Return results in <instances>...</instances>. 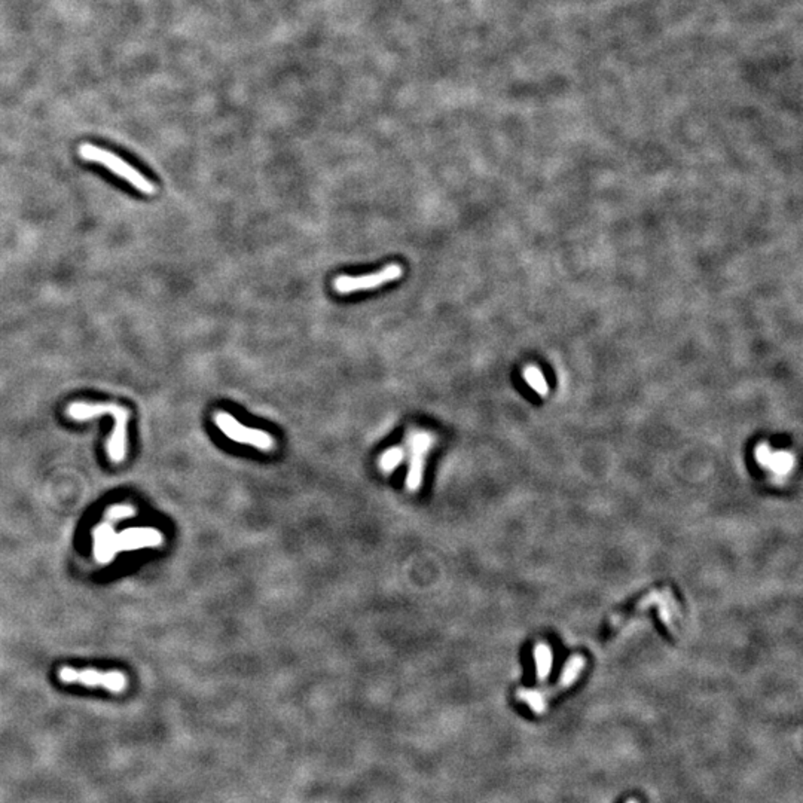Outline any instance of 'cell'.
I'll return each mask as SVG.
<instances>
[{
	"label": "cell",
	"mask_w": 803,
	"mask_h": 803,
	"mask_svg": "<svg viewBox=\"0 0 803 803\" xmlns=\"http://www.w3.org/2000/svg\"><path fill=\"white\" fill-rule=\"evenodd\" d=\"M115 403H85L76 402L67 409V414L76 421H88L105 414H110Z\"/></svg>",
	"instance_id": "12"
},
{
	"label": "cell",
	"mask_w": 803,
	"mask_h": 803,
	"mask_svg": "<svg viewBox=\"0 0 803 803\" xmlns=\"http://www.w3.org/2000/svg\"><path fill=\"white\" fill-rule=\"evenodd\" d=\"M115 528L113 522L105 519L100 522L93 532L94 536V555L100 564H109V551L112 539L115 537Z\"/></svg>",
	"instance_id": "11"
},
{
	"label": "cell",
	"mask_w": 803,
	"mask_h": 803,
	"mask_svg": "<svg viewBox=\"0 0 803 803\" xmlns=\"http://www.w3.org/2000/svg\"><path fill=\"white\" fill-rule=\"evenodd\" d=\"M626 803H638V800H636V799H631V800H628Z\"/></svg>",
	"instance_id": "17"
},
{
	"label": "cell",
	"mask_w": 803,
	"mask_h": 803,
	"mask_svg": "<svg viewBox=\"0 0 803 803\" xmlns=\"http://www.w3.org/2000/svg\"><path fill=\"white\" fill-rule=\"evenodd\" d=\"M524 378L528 383V385L536 390L539 395H546V393H548V383H546L544 375L537 368L534 366L527 368L524 371Z\"/></svg>",
	"instance_id": "15"
},
{
	"label": "cell",
	"mask_w": 803,
	"mask_h": 803,
	"mask_svg": "<svg viewBox=\"0 0 803 803\" xmlns=\"http://www.w3.org/2000/svg\"><path fill=\"white\" fill-rule=\"evenodd\" d=\"M135 515H138V510H135V507H133L130 504H118V506H113L108 510L105 519L115 524L118 521L128 519V518H133Z\"/></svg>",
	"instance_id": "16"
},
{
	"label": "cell",
	"mask_w": 803,
	"mask_h": 803,
	"mask_svg": "<svg viewBox=\"0 0 803 803\" xmlns=\"http://www.w3.org/2000/svg\"><path fill=\"white\" fill-rule=\"evenodd\" d=\"M585 668V659L580 655H574L569 659L567 665H564L562 674L555 686L546 688V689H521L518 690L517 696L521 699L524 704H527L536 714H543L546 707H548L549 699L555 698L561 692L569 689L573 683L579 678L580 673Z\"/></svg>",
	"instance_id": "3"
},
{
	"label": "cell",
	"mask_w": 803,
	"mask_h": 803,
	"mask_svg": "<svg viewBox=\"0 0 803 803\" xmlns=\"http://www.w3.org/2000/svg\"><path fill=\"white\" fill-rule=\"evenodd\" d=\"M659 606V614H660V619L665 623L666 628L674 629L675 625L681 621V608L678 601L675 600L674 594L670 589H659V591H653L648 595H646L644 598L632 607L628 611H622L618 613L616 616H613L610 619V629H616L619 626H622L625 622L631 621L632 618L636 616L637 613H641L647 608H651V606Z\"/></svg>",
	"instance_id": "2"
},
{
	"label": "cell",
	"mask_w": 803,
	"mask_h": 803,
	"mask_svg": "<svg viewBox=\"0 0 803 803\" xmlns=\"http://www.w3.org/2000/svg\"><path fill=\"white\" fill-rule=\"evenodd\" d=\"M435 437L430 432L414 430L409 435V470L406 476V489L417 492L423 482L425 457L433 447Z\"/></svg>",
	"instance_id": "7"
},
{
	"label": "cell",
	"mask_w": 803,
	"mask_h": 803,
	"mask_svg": "<svg viewBox=\"0 0 803 803\" xmlns=\"http://www.w3.org/2000/svg\"><path fill=\"white\" fill-rule=\"evenodd\" d=\"M534 663H536V673L539 680H544L551 673L552 666V652L549 646L539 644L534 648Z\"/></svg>",
	"instance_id": "13"
},
{
	"label": "cell",
	"mask_w": 803,
	"mask_h": 803,
	"mask_svg": "<svg viewBox=\"0 0 803 803\" xmlns=\"http://www.w3.org/2000/svg\"><path fill=\"white\" fill-rule=\"evenodd\" d=\"M756 457L762 466L779 476L787 475L794 465V458L790 452L772 451L767 445H760L756 451Z\"/></svg>",
	"instance_id": "10"
},
{
	"label": "cell",
	"mask_w": 803,
	"mask_h": 803,
	"mask_svg": "<svg viewBox=\"0 0 803 803\" xmlns=\"http://www.w3.org/2000/svg\"><path fill=\"white\" fill-rule=\"evenodd\" d=\"M403 457H405V452H403L402 448H398V447H396V448L387 450V451L380 457V469H381L384 473L393 472V470H395V469L400 465V461L403 460Z\"/></svg>",
	"instance_id": "14"
},
{
	"label": "cell",
	"mask_w": 803,
	"mask_h": 803,
	"mask_svg": "<svg viewBox=\"0 0 803 803\" xmlns=\"http://www.w3.org/2000/svg\"><path fill=\"white\" fill-rule=\"evenodd\" d=\"M110 415L115 420V425L108 440V455L113 463H123L127 457V427L130 413L127 408L115 405Z\"/></svg>",
	"instance_id": "9"
},
{
	"label": "cell",
	"mask_w": 803,
	"mask_h": 803,
	"mask_svg": "<svg viewBox=\"0 0 803 803\" xmlns=\"http://www.w3.org/2000/svg\"><path fill=\"white\" fill-rule=\"evenodd\" d=\"M213 421L222 433L237 443L250 445L261 451H272L276 448V440L269 433L258 429H252V427L242 424L225 411L214 413Z\"/></svg>",
	"instance_id": "4"
},
{
	"label": "cell",
	"mask_w": 803,
	"mask_h": 803,
	"mask_svg": "<svg viewBox=\"0 0 803 803\" xmlns=\"http://www.w3.org/2000/svg\"><path fill=\"white\" fill-rule=\"evenodd\" d=\"M79 155L85 161L97 162L106 167L109 172L124 179L145 195H152L157 191L155 185H153L147 177H145L138 168H134L131 164H128L123 158H119L110 150L94 146L91 143H83L79 146Z\"/></svg>",
	"instance_id": "1"
},
{
	"label": "cell",
	"mask_w": 803,
	"mask_h": 803,
	"mask_svg": "<svg viewBox=\"0 0 803 803\" xmlns=\"http://www.w3.org/2000/svg\"><path fill=\"white\" fill-rule=\"evenodd\" d=\"M58 677L63 683H69V685L78 683L88 688H105L113 693H121L128 686V678L121 671L100 673L95 670H73L64 666L60 670Z\"/></svg>",
	"instance_id": "5"
},
{
	"label": "cell",
	"mask_w": 803,
	"mask_h": 803,
	"mask_svg": "<svg viewBox=\"0 0 803 803\" xmlns=\"http://www.w3.org/2000/svg\"><path fill=\"white\" fill-rule=\"evenodd\" d=\"M403 276V268L399 264H391L384 266L377 272H371V274L361 276V277H350L343 276L338 277L333 281V289L336 294L348 295L354 292H365V290L378 289L387 283L396 281Z\"/></svg>",
	"instance_id": "6"
},
{
	"label": "cell",
	"mask_w": 803,
	"mask_h": 803,
	"mask_svg": "<svg viewBox=\"0 0 803 803\" xmlns=\"http://www.w3.org/2000/svg\"><path fill=\"white\" fill-rule=\"evenodd\" d=\"M164 534L155 528H127L124 532L115 534V537L112 539L109 562H112L119 552L138 551L143 548H158V546L164 544Z\"/></svg>",
	"instance_id": "8"
}]
</instances>
